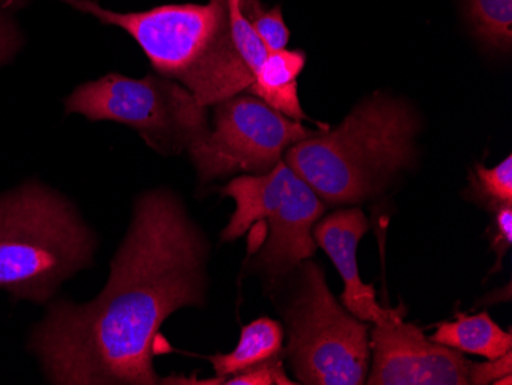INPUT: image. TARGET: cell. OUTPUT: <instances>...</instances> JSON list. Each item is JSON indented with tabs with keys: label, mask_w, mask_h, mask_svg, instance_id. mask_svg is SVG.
Instances as JSON below:
<instances>
[{
	"label": "cell",
	"mask_w": 512,
	"mask_h": 385,
	"mask_svg": "<svg viewBox=\"0 0 512 385\" xmlns=\"http://www.w3.org/2000/svg\"><path fill=\"white\" fill-rule=\"evenodd\" d=\"M207 246L177 195L151 191L92 303L57 301L31 336L53 384H160L154 370L161 326L181 307L201 306Z\"/></svg>",
	"instance_id": "obj_1"
},
{
	"label": "cell",
	"mask_w": 512,
	"mask_h": 385,
	"mask_svg": "<svg viewBox=\"0 0 512 385\" xmlns=\"http://www.w3.org/2000/svg\"><path fill=\"white\" fill-rule=\"evenodd\" d=\"M62 2L125 30L157 74L177 80L206 108L249 91L255 82L235 47L227 0L161 5L142 13H117L94 0Z\"/></svg>",
	"instance_id": "obj_2"
},
{
	"label": "cell",
	"mask_w": 512,
	"mask_h": 385,
	"mask_svg": "<svg viewBox=\"0 0 512 385\" xmlns=\"http://www.w3.org/2000/svg\"><path fill=\"white\" fill-rule=\"evenodd\" d=\"M419 122L413 109L375 94L329 132H316L286 152V163L330 205L381 194L414 157Z\"/></svg>",
	"instance_id": "obj_3"
},
{
	"label": "cell",
	"mask_w": 512,
	"mask_h": 385,
	"mask_svg": "<svg viewBox=\"0 0 512 385\" xmlns=\"http://www.w3.org/2000/svg\"><path fill=\"white\" fill-rule=\"evenodd\" d=\"M96 238L73 205L39 183L0 197V289L46 303L89 266Z\"/></svg>",
	"instance_id": "obj_4"
},
{
	"label": "cell",
	"mask_w": 512,
	"mask_h": 385,
	"mask_svg": "<svg viewBox=\"0 0 512 385\" xmlns=\"http://www.w3.org/2000/svg\"><path fill=\"white\" fill-rule=\"evenodd\" d=\"M221 194L235 201L221 240H237L256 224L266 223L267 238L258 247L256 264L269 277L289 274L315 254L313 228L324 212V201L283 160L264 174L234 178Z\"/></svg>",
	"instance_id": "obj_5"
},
{
	"label": "cell",
	"mask_w": 512,
	"mask_h": 385,
	"mask_svg": "<svg viewBox=\"0 0 512 385\" xmlns=\"http://www.w3.org/2000/svg\"><path fill=\"white\" fill-rule=\"evenodd\" d=\"M68 114L86 119L111 120L135 129L143 140L161 154L189 151L206 137V106L188 88L160 74L131 79L106 74L83 83L65 100Z\"/></svg>",
	"instance_id": "obj_6"
},
{
	"label": "cell",
	"mask_w": 512,
	"mask_h": 385,
	"mask_svg": "<svg viewBox=\"0 0 512 385\" xmlns=\"http://www.w3.org/2000/svg\"><path fill=\"white\" fill-rule=\"evenodd\" d=\"M286 321L289 346L283 353L299 382L361 385L367 381L370 327L336 303L315 263L302 266Z\"/></svg>",
	"instance_id": "obj_7"
},
{
	"label": "cell",
	"mask_w": 512,
	"mask_h": 385,
	"mask_svg": "<svg viewBox=\"0 0 512 385\" xmlns=\"http://www.w3.org/2000/svg\"><path fill=\"white\" fill-rule=\"evenodd\" d=\"M315 134L258 97L237 94L215 105L214 126L189 154L203 181L240 172L264 174L290 146Z\"/></svg>",
	"instance_id": "obj_8"
},
{
	"label": "cell",
	"mask_w": 512,
	"mask_h": 385,
	"mask_svg": "<svg viewBox=\"0 0 512 385\" xmlns=\"http://www.w3.org/2000/svg\"><path fill=\"white\" fill-rule=\"evenodd\" d=\"M370 385H470L471 361L459 350L433 343L404 318L371 330Z\"/></svg>",
	"instance_id": "obj_9"
},
{
	"label": "cell",
	"mask_w": 512,
	"mask_h": 385,
	"mask_svg": "<svg viewBox=\"0 0 512 385\" xmlns=\"http://www.w3.org/2000/svg\"><path fill=\"white\" fill-rule=\"evenodd\" d=\"M368 229L370 223L361 209H342L316 223L313 238L322 251L332 258L344 281L342 303L345 309L359 320L378 326L404 318L407 310L402 306L385 309L376 300L375 287L361 280L358 246Z\"/></svg>",
	"instance_id": "obj_10"
},
{
	"label": "cell",
	"mask_w": 512,
	"mask_h": 385,
	"mask_svg": "<svg viewBox=\"0 0 512 385\" xmlns=\"http://www.w3.org/2000/svg\"><path fill=\"white\" fill-rule=\"evenodd\" d=\"M306 53L301 50L270 51L249 93L292 120H306L298 96V76L306 66Z\"/></svg>",
	"instance_id": "obj_11"
},
{
	"label": "cell",
	"mask_w": 512,
	"mask_h": 385,
	"mask_svg": "<svg viewBox=\"0 0 512 385\" xmlns=\"http://www.w3.org/2000/svg\"><path fill=\"white\" fill-rule=\"evenodd\" d=\"M430 339L433 343L486 359L500 358L512 350L511 333L500 329L486 312L459 315L450 323H440Z\"/></svg>",
	"instance_id": "obj_12"
},
{
	"label": "cell",
	"mask_w": 512,
	"mask_h": 385,
	"mask_svg": "<svg viewBox=\"0 0 512 385\" xmlns=\"http://www.w3.org/2000/svg\"><path fill=\"white\" fill-rule=\"evenodd\" d=\"M284 329L278 321L258 318L241 330L238 346L230 353H218L209 361L215 376L224 379L246 372L283 353Z\"/></svg>",
	"instance_id": "obj_13"
},
{
	"label": "cell",
	"mask_w": 512,
	"mask_h": 385,
	"mask_svg": "<svg viewBox=\"0 0 512 385\" xmlns=\"http://www.w3.org/2000/svg\"><path fill=\"white\" fill-rule=\"evenodd\" d=\"M468 19L485 45L511 51L512 0H467Z\"/></svg>",
	"instance_id": "obj_14"
},
{
	"label": "cell",
	"mask_w": 512,
	"mask_h": 385,
	"mask_svg": "<svg viewBox=\"0 0 512 385\" xmlns=\"http://www.w3.org/2000/svg\"><path fill=\"white\" fill-rule=\"evenodd\" d=\"M240 11L250 27L263 40L267 50L279 51L287 47L290 31L284 22L281 5L266 10L261 0H240Z\"/></svg>",
	"instance_id": "obj_15"
},
{
	"label": "cell",
	"mask_w": 512,
	"mask_h": 385,
	"mask_svg": "<svg viewBox=\"0 0 512 385\" xmlns=\"http://www.w3.org/2000/svg\"><path fill=\"white\" fill-rule=\"evenodd\" d=\"M471 191L480 201H486L491 208L502 205H512V157L503 160L496 168H485L483 165L474 166L470 175Z\"/></svg>",
	"instance_id": "obj_16"
},
{
	"label": "cell",
	"mask_w": 512,
	"mask_h": 385,
	"mask_svg": "<svg viewBox=\"0 0 512 385\" xmlns=\"http://www.w3.org/2000/svg\"><path fill=\"white\" fill-rule=\"evenodd\" d=\"M284 353L269 361L263 362L260 366L237 373L224 379L223 385H293L292 379L287 378L284 372Z\"/></svg>",
	"instance_id": "obj_17"
},
{
	"label": "cell",
	"mask_w": 512,
	"mask_h": 385,
	"mask_svg": "<svg viewBox=\"0 0 512 385\" xmlns=\"http://www.w3.org/2000/svg\"><path fill=\"white\" fill-rule=\"evenodd\" d=\"M494 226L491 228V249L497 254V266L502 263L512 244V205H502L494 209Z\"/></svg>",
	"instance_id": "obj_18"
},
{
	"label": "cell",
	"mask_w": 512,
	"mask_h": 385,
	"mask_svg": "<svg viewBox=\"0 0 512 385\" xmlns=\"http://www.w3.org/2000/svg\"><path fill=\"white\" fill-rule=\"evenodd\" d=\"M512 373V350L506 355L497 359H488L485 364H474L470 366V384H496L503 376Z\"/></svg>",
	"instance_id": "obj_19"
},
{
	"label": "cell",
	"mask_w": 512,
	"mask_h": 385,
	"mask_svg": "<svg viewBox=\"0 0 512 385\" xmlns=\"http://www.w3.org/2000/svg\"><path fill=\"white\" fill-rule=\"evenodd\" d=\"M20 45H22V37L17 30L16 22L10 14L0 11V65L13 59Z\"/></svg>",
	"instance_id": "obj_20"
},
{
	"label": "cell",
	"mask_w": 512,
	"mask_h": 385,
	"mask_svg": "<svg viewBox=\"0 0 512 385\" xmlns=\"http://www.w3.org/2000/svg\"><path fill=\"white\" fill-rule=\"evenodd\" d=\"M25 2H27V0H0V7L11 10V8L22 7Z\"/></svg>",
	"instance_id": "obj_21"
}]
</instances>
